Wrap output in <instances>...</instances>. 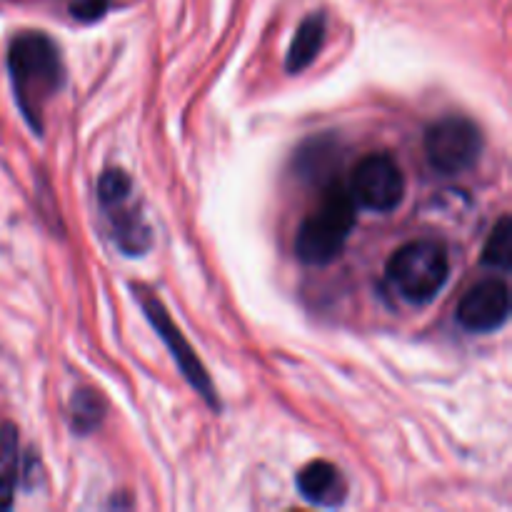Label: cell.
I'll return each instance as SVG.
<instances>
[{
  "mask_svg": "<svg viewBox=\"0 0 512 512\" xmlns=\"http://www.w3.org/2000/svg\"><path fill=\"white\" fill-rule=\"evenodd\" d=\"M483 265L488 268H498L508 273L512 265V225L508 215L498 220V225L490 233L488 243L483 248Z\"/></svg>",
  "mask_w": 512,
  "mask_h": 512,
  "instance_id": "13",
  "label": "cell"
},
{
  "mask_svg": "<svg viewBox=\"0 0 512 512\" xmlns=\"http://www.w3.org/2000/svg\"><path fill=\"white\" fill-rule=\"evenodd\" d=\"M130 195V178L123 173V170L113 168L105 170L103 178L98 183V198L100 203L108 205V208H115V205L123 203Z\"/></svg>",
  "mask_w": 512,
  "mask_h": 512,
  "instance_id": "14",
  "label": "cell"
},
{
  "mask_svg": "<svg viewBox=\"0 0 512 512\" xmlns=\"http://www.w3.org/2000/svg\"><path fill=\"white\" fill-rule=\"evenodd\" d=\"M18 430L5 423L0 428V512L10 510L15 503V485H18Z\"/></svg>",
  "mask_w": 512,
  "mask_h": 512,
  "instance_id": "10",
  "label": "cell"
},
{
  "mask_svg": "<svg viewBox=\"0 0 512 512\" xmlns=\"http://www.w3.org/2000/svg\"><path fill=\"white\" fill-rule=\"evenodd\" d=\"M350 195L373 213H393L405 198V178L390 155H365L353 170Z\"/></svg>",
  "mask_w": 512,
  "mask_h": 512,
  "instance_id": "6",
  "label": "cell"
},
{
  "mask_svg": "<svg viewBox=\"0 0 512 512\" xmlns=\"http://www.w3.org/2000/svg\"><path fill=\"white\" fill-rule=\"evenodd\" d=\"M325 43V15L315 13L300 23L298 33H295L293 45L288 50V58H285V70L290 75H298L318 58L320 48Z\"/></svg>",
  "mask_w": 512,
  "mask_h": 512,
  "instance_id": "9",
  "label": "cell"
},
{
  "mask_svg": "<svg viewBox=\"0 0 512 512\" xmlns=\"http://www.w3.org/2000/svg\"><path fill=\"white\" fill-rule=\"evenodd\" d=\"M130 290L135 293V300H138L140 308H143L148 323L158 330L160 340L168 345L175 365H178L180 373L185 375V380L190 383V388H193L195 393H198L200 398L210 405V408H218V395H215V388H213V383H210L208 373H205L203 363L198 360L195 350L190 348V343L185 340V335L180 333V328L175 325V320L168 315L165 305L160 303V300L155 298L153 290H148L145 285H130Z\"/></svg>",
  "mask_w": 512,
  "mask_h": 512,
  "instance_id": "4",
  "label": "cell"
},
{
  "mask_svg": "<svg viewBox=\"0 0 512 512\" xmlns=\"http://www.w3.org/2000/svg\"><path fill=\"white\" fill-rule=\"evenodd\" d=\"M385 273L400 298L413 305H428L448 283L450 260L435 240H413L395 250Z\"/></svg>",
  "mask_w": 512,
  "mask_h": 512,
  "instance_id": "3",
  "label": "cell"
},
{
  "mask_svg": "<svg viewBox=\"0 0 512 512\" xmlns=\"http://www.w3.org/2000/svg\"><path fill=\"white\" fill-rule=\"evenodd\" d=\"M70 410H73V428L80 435H88L103 423L105 400L100 398L98 390H80V393H75Z\"/></svg>",
  "mask_w": 512,
  "mask_h": 512,
  "instance_id": "12",
  "label": "cell"
},
{
  "mask_svg": "<svg viewBox=\"0 0 512 512\" xmlns=\"http://www.w3.org/2000/svg\"><path fill=\"white\" fill-rule=\"evenodd\" d=\"M105 10H108V0H70V15L83 23L103 18Z\"/></svg>",
  "mask_w": 512,
  "mask_h": 512,
  "instance_id": "15",
  "label": "cell"
},
{
  "mask_svg": "<svg viewBox=\"0 0 512 512\" xmlns=\"http://www.w3.org/2000/svg\"><path fill=\"white\" fill-rule=\"evenodd\" d=\"M113 238L128 255H143L150 248V230L140 215L123 210L113 220Z\"/></svg>",
  "mask_w": 512,
  "mask_h": 512,
  "instance_id": "11",
  "label": "cell"
},
{
  "mask_svg": "<svg viewBox=\"0 0 512 512\" xmlns=\"http://www.w3.org/2000/svg\"><path fill=\"white\" fill-rule=\"evenodd\" d=\"M510 318V288L505 280L488 278L463 295L458 323L470 333H495Z\"/></svg>",
  "mask_w": 512,
  "mask_h": 512,
  "instance_id": "7",
  "label": "cell"
},
{
  "mask_svg": "<svg viewBox=\"0 0 512 512\" xmlns=\"http://www.w3.org/2000/svg\"><path fill=\"white\" fill-rule=\"evenodd\" d=\"M298 490L308 503L318 508H340L348 498L343 473L328 460H313L298 473Z\"/></svg>",
  "mask_w": 512,
  "mask_h": 512,
  "instance_id": "8",
  "label": "cell"
},
{
  "mask_svg": "<svg viewBox=\"0 0 512 512\" xmlns=\"http://www.w3.org/2000/svg\"><path fill=\"white\" fill-rule=\"evenodd\" d=\"M425 153L438 173L460 175L478 163L480 153H483V135L473 120L450 115L428 128Z\"/></svg>",
  "mask_w": 512,
  "mask_h": 512,
  "instance_id": "5",
  "label": "cell"
},
{
  "mask_svg": "<svg viewBox=\"0 0 512 512\" xmlns=\"http://www.w3.org/2000/svg\"><path fill=\"white\" fill-rule=\"evenodd\" d=\"M8 68L15 100L33 130H43V110L63 85V60L43 33L15 35L8 48Z\"/></svg>",
  "mask_w": 512,
  "mask_h": 512,
  "instance_id": "1",
  "label": "cell"
},
{
  "mask_svg": "<svg viewBox=\"0 0 512 512\" xmlns=\"http://www.w3.org/2000/svg\"><path fill=\"white\" fill-rule=\"evenodd\" d=\"M355 228V200L350 190L335 185L325 193L313 215L305 218L295 238V253L308 265H328L340 255Z\"/></svg>",
  "mask_w": 512,
  "mask_h": 512,
  "instance_id": "2",
  "label": "cell"
}]
</instances>
